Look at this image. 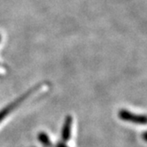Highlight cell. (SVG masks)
I'll list each match as a JSON object with an SVG mask.
<instances>
[{
	"label": "cell",
	"mask_w": 147,
	"mask_h": 147,
	"mask_svg": "<svg viewBox=\"0 0 147 147\" xmlns=\"http://www.w3.org/2000/svg\"><path fill=\"white\" fill-rule=\"evenodd\" d=\"M144 141H146V132L144 133Z\"/></svg>",
	"instance_id": "6"
},
{
	"label": "cell",
	"mask_w": 147,
	"mask_h": 147,
	"mask_svg": "<svg viewBox=\"0 0 147 147\" xmlns=\"http://www.w3.org/2000/svg\"><path fill=\"white\" fill-rule=\"evenodd\" d=\"M0 39H1V36H0Z\"/></svg>",
	"instance_id": "7"
},
{
	"label": "cell",
	"mask_w": 147,
	"mask_h": 147,
	"mask_svg": "<svg viewBox=\"0 0 147 147\" xmlns=\"http://www.w3.org/2000/svg\"><path fill=\"white\" fill-rule=\"evenodd\" d=\"M118 116L121 120L124 121H129L136 124H142L144 125L146 123V117L144 114H136L133 113H130L128 110L121 109L118 113Z\"/></svg>",
	"instance_id": "2"
},
{
	"label": "cell",
	"mask_w": 147,
	"mask_h": 147,
	"mask_svg": "<svg viewBox=\"0 0 147 147\" xmlns=\"http://www.w3.org/2000/svg\"><path fill=\"white\" fill-rule=\"evenodd\" d=\"M72 125H73V119L70 115H67L64 121V123H63V127L61 129V138L64 142L70 140L71 132H72Z\"/></svg>",
	"instance_id": "3"
},
{
	"label": "cell",
	"mask_w": 147,
	"mask_h": 147,
	"mask_svg": "<svg viewBox=\"0 0 147 147\" xmlns=\"http://www.w3.org/2000/svg\"><path fill=\"white\" fill-rule=\"evenodd\" d=\"M35 90H36V88L31 89L30 90H28V92H26L25 94H23L22 96H20L19 98H17L15 101L12 102L10 105H8L7 107H4L1 111H0V122H2L5 119V117H7L8 115L11 113L15 108H17L23 101H25L31 95V94L34 93Z\"/></svg>",
	"instance_id": "1"
},
{
	"label": "cell",
	"mask_w": 147,
	"mask_h": 147,
	"mask_svg": "<svg viewBox=\"0 0 147 147\" xmlns=\"http://www.w3.org/2000/svg\"><path fill=\"white\" fill-rule=\"evenodd\" d=\"M56 147H69V146H67L65 143H59Z\"/></svg>",
	"instance_id": "5"
},
{
	"label": "cell",
	"mask_w": 147,
	"mask_h": 147,
	"mask_svg": "<svg viewBox=\"0 0 147 147\" xmlns=\"http://www.w3.org/2000/svg\"><path fill=\"white\" fill-rule=\"evenodd\" d=\"M38 140L41 144H43L46 147H51V145L49 136L45 132H40L38 134Z\"/></svg>",
	"instance_id": "4"
}]
</instances>
